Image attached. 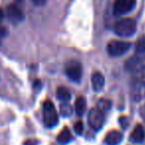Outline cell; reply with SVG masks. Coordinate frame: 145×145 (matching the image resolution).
I'll return each mask as SVG.
<instances>
[{
	"label": "cell",
	"instance_id": "1",
	"mask_svg": "<svg viewBox=\"0 0 145 145\" xmlns=\"http://www.w3.org/2000/svg\"><path fill=\"white\" fill-rule=\"evenodd\" d=\"M113 30L120 37H130L136 32V22L131 18H124L115 23Z\"/></svg>",
	"mask_w": 145,
	"mask_h": 145
},
{
	"label": "cell",
	"instance_id": "2",
	"mask_svg": "<svg viewBox=\"0 0 145 145\" xmlns=\"http://www.w3.org/2000/svg\"><path fill=\"white\" fill-rule=\"evenodd\" d=\"M43 117H44L45 125L49 128L56 126L59 122L58 112L50 99H47L43 105Z\"/></svg>",
	"mask_w": 145,
	"mask_h": 145
},
{
	"label": "cell",
	"instance_id": "3",
	"mask_svg": "<svg viewBox=\"0 0 145 145\" xmlns=\"http://www.w3.org/2000/svg\"><path fill=\"white\" fill-rule=\"evenodd\" d=\"M130 43L125 41L112 40L107 44V53L111 57H119L124 55L130 49Z\"/></svg>",
	"mask_w": 145,
	"mask_h": 145
},
{
	"label": "cell",
	"instance_id": "4",
	"mask_svg": "<svg viewBox=\"0 0 145 145\" xmlns=\"http://www.w3.org/2000/svg\"><path fill=\"white\" fill-rule=\"evenodd\" d=\"M65 72L70 80L76 82V83H79L83 76V69L79 62L71 61V62L67 63L66 67H65Z\"/></svg>",
	"mask_w": 145,
	"mask_h": 145
},
{
	"label": "cell",
	"instance_id": "5",
	"mask_svg": "<svg viewBox=\"0 0 145 145\" xmlns=\"http://www.w3.org/2000/svg\"><path fill=\"white\" fill-rule=\"evenodd\" d=\"M88 122L93 129L99 130L105 123V112H103L97 107L91 108L88 115Z\"/></svg>",
	"mask_w": 145,
	"mask_h": 145
},
{
	"label": "cell",
	"instance_id": "6",
	"mask_svg": "<svg viewBox=\"0 0 145 145\" xmlns=\"http://www.w3.org/2000/svg\"><path fill=\"white\" fill-rule=\"evenodd\" d=\"M136 4V0H115L113 4V13L115 15H124L130 12Z\"/></svg>",
	"mask_w": 145,
	"mask_h": 145
},
{
	"label": "cell",
	"instance_id": "7",
	"mask_svg": "<svg viewBox=\"0 0 145 145\" xmlns=\"http://www.w3.org/2000/svg\"><path fill=\"white\" fill-rule=\"evenodd\" d=\"M6 13L8 19L13 24H17V23L21 22L23 20V18H24L22 11L16 4H9L7 6Z\"/></svg>",
	"mask_w": 145,
	"mask_h": 145
},
{
	"label": "cell",
	"instance_id": "8",
	"mask_svg": "<svg viewBox=\"0 0 145 145\" xmlns=\"http://www.w3.org/2000/svg\"><path fill=\"white\" fill-rule=\"evenodd\" d=\"M123 139V135L118 130H110L105 137V143L106 145H118Z\"/></svg>",
	"mask_w": 145,
	"mask_h": 145
},
{
	"label": "cell",
	"instance_id": "9",
	"mask_svg": "<svg viewBox=\"0 0 145 145\" xmlns=\"http://www.w3.org/2000/svg\"><path fill=\"white\" fill-rule=\"evenodd\" d=\"M130 140L134 143H142L145 140V130L141 124H137L130 134Z\"/></svg>",
	"mask_w": 145,
	"mask_h": 145
},
{
	"label": "cell",
	"instance_id": "10",
	"mask_svg": "<svg viewBox=\"0 0 145 145\" xmlns=\"http://www.w3.org/2000/svg\"><path fill=\"white\" fill-rule=\"evenodd\" d=\"M91 86L95 91H103L105 87V77L99 72H95L91 75Z\"/></svg>",
	"mask_w": 145,
	"mask_h": 145
},
{
	"label": "cell",
	"instance_id": "11",
	"mask_svg": "<svg viewBox=\"0 0 145 145\" xmlns=\"http://www.w3.org/2000/svg\"><path fill=\"white\" fill-rule=\"evenodd\" d=\"M57 140H58V142L60 143V144H63V145L68 144V143L72 140V133H71V131L66 127V128H64L59 133L58 139H57Z\"/></svg>",
	"mask_w": 145,
	"mask_h": 145
},
{
	"label": "cell",
	"instance_id": "12",
	"mask_svg": "<svg viewBox=\"0 0 145 145\" xmlns=\"http://www.w3.org/2000/svg\"><path fill=\"white\" fill-rule=\"evenodd\" d=\"M86 105H87V101L86 99H84L83 97H80L76 99V103H75V109H76V112L77 114L82 115L86 110Z\"/></svg>",
	"mask_w": 145,
	"mask_h": 145
},
{
	"label": "cell",
	"instance_id": "13",
	"mask_svg": "<svg viewBox=\"0 0 145 145\" xmlns=\"http://www.w3.org/2000/svg\"><path fill=\"white\" fill-rule=\"evenodd\" d=\"M57 97H58L59 99L63 101H69L71 99V93L66 88L60 87L57 89Z\"/></svg>",
	"mask_w": 145,
	"mask_h": 145
},
{
	"label": "cell",
	"instance_id": "14",
	"mask_svg": "<svg viewBox=\"0 0 145 145\" xmlns=\"http://www.w3.org/2000/svg\"><path fill=\"white\" fill-rule=\"evenodd\" d=\"M60 112L65 117H69L72 115V108L70 103H68V101H63V103L60 105Z\"/></svg>",
	"mask_w": 145,
	"mask_h": 145
},
{
	"label": "cell",
	"instance_id": "15",
	"mask_svg": "<svg viewBox=\"0 0 145 145\" xmlns=\"http://www.w3.org/2000/svg\"><path fill=\"white\" fill-rule=\"evenodd\" d=\"M97 108L101 109L103 112H106V111H108L109 109H110L111 107V103L108 101V99H99V103H97Z\"/></svg>",
	"mask_w": 145,
	"mask_h": 145
},
{
	"label": "cell",
	"instance_id": "16",
	"mask_svg": "<svg viewBox=\"0 0 145 145\" xmlns=\"http://www.w3.org/2000/svg\"><path fill=\"white\" fill-rule=\"evenodd\" d=\"M135 50L138 54L145 53V36H142L138 39L136 45H135Z\"/></svg>",
	"mask_w": 145,
	"mask_h": 145
},
{
	"label": "cell",
	"instance_id": "17",
	"mask_svg": "<svg viewBox=\"0 0 145 145\" xmlns=\"http://www.w3.org/2000/svg\"><path fill=\"white\" fill-rule=\"evenodd\" d=\"M74 130L76 131L77 134H82L84 131V123L82 120H78L77 122L74 124Z\"/></svg>",
	"mask_w": 145,
	"mask_h": 145
},
{
	"label": "cell",
	"instance_id": "18",
	"mask_svg": "<svg viewBox=\"0 0 145 145\" xmlns=\"http://www.w3.org/2000/svg\"><path fill=\"white\" fill-rule=\"evenodd\" d=\"M38 140L37 139H28L24 142V145H37Z\"/></svg>",
	"mask_w": 145,
	"mask_h": 145
},
{
	"label": "cell",
	"instance_id": "19",
	"mask_svg": "<svg viewBox=\"0 0 145 145\" xmlns=\"http://www.w3.org/2000/svg\"><path fill=\"white\" fill-rule=\"evenodd\" d=\"M35 5H38V6H42L46 3V0H31Z\"/></svg>",
	"mask_w": 145,
	"mask_h": 145
},
{
	"label": "cell",
	"instance_id": "20",
	"mask_svg": "<svg viewBox=\"0 0 145 145\" xmlns=\"http://www.w3.org/2000/svg\"><path fill=\"white\" fill-rule=\"evenodd\" d=\"M140 115L143 118V120L145 121V103L144 105H142V106L140 107Z\"/></svg>",
	"mask_w": 145,
	"mask_h": 145
},
{
	"label": "cell",
	"instance_id": "21",
	"mask_svg": "<svg viewBox=\"0 0 145 145\" xmlns=\"http://www.w3.org/2000/svg\"><path fill=\"white\" fill-rule=\"evenodd\" d=\"M5 34H6V30L4 28H2V27H0V38L4 37Z\"/></svg>",
	"mask_w": 145,
	"mask_h": 145
},
{
	"label": "cell",
	"instance_id": "22",
	"mask_svg": "<svg viewBox=\"0 0 145 145\" xmlns=\"http://www.w3.org/2000/svg\"><path fill=\"white\" fill-rule=\"evenodd\" d=\"M4 19V12H3V10L1 8H0V22Z\"/></svg>",
	"mask_w": 145,
	"mask_h": 145
},
{
	"label": "cell",
	"instance_id": "23",
	"mask_svg": "<svg viewBox=\"0 0 145 145\" xmlns=\"http://www.w3.org/2000/svg\"><path fill=\"white\" fill-rule=\"evenodd\" d=\"M0 39H1V38H0Z\"/></svg>",
	"mask_w": 145,
	"mask_h": 145
}]
</instances>
